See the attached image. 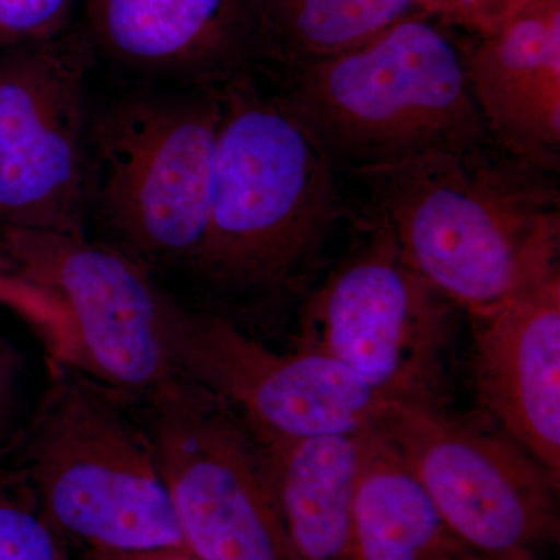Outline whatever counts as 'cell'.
<instances>
[{
    "mask_svg": "<svg viewBox=\"0 0 560 560\" xmlns=\"http://www.w3.org/2000/svg\"><path fill=\"white\" fill-rule=\"evenodd\" d=\"M219 88L131 91L92 106L88 224L143 267H190L208 224Z\"/></svg>",
    "mask_w": 560,
    "mask_h": 560,
    "instance_id": "obj_5",
    "label": "cell"
},
{
    "mask_svg": "<svg viewBox=\"0 0 560 560\" xmlns=\"http://www.w3.org/2000/svg\"><path fill=\"white\" fill-rule=\"evenodd\" d=\"M66 560H200L180 547L154 548L140 551H70Z\"/></svg>",
    "mask_w": 560,
    "mask_h": 560,
    "instance_id": "obj_23",
    "label": "cell"
},
{
    "mask_svg": "<svg viewBox=\"0 0 560 560\" xmlns=\"http://www.w3.org/2000/svg\"><path fill=\"white\" fill-rule=\"evenodd\" d=\"M271 77L275 101L338 176L493 142L467 80L464 33L423 11Z\"/></svg>",
    "mask_w": 560,
    "mask_h": 560,
    "instance_id": "obj_3",
    "label": "cell"
},
{
    "mask_svg": "<svg viewBox=\"0 0 560 560\" xmlns=\"http://www.w3.org/2000/svg\"><path fill=\"white\" fill-rule=\"evenodd\" d=\"M364 433L260 442L298 560H353V493Z\"/></svg>",
    "mask_w": 560,
    "mask_h": 560,
    "instance_id": "obj_15",
    "label": "cell"
},
{
    "mask_svg": "<svg viewBox=\"0 0 560 560\" xmlns=\"http://www.w3.org/2000/svg\"><path fill=\"white\" fill-rule=\"evenodd\" d=\"M22 360L18 350L0 338V444L10 436L16 416Z\"/></svg>",
    "mask_w": 560,
    "mask_h": 560,
    "instance_id": "obj_22",
    "label": "cell"
},
{
    "mask_svg": "<svg viewBox=\"0 0 560 560\" xmlns=\"http://www.w3.org/2000/svg\"><path fill=\"white\" fill-rule=\"evenodd\" d=\"M0 256L68 312L70 371L143 401L180 378L167 340L173 298L149 268L88 235L10 228L0 230Z\"/></svg>",
    "mask_w": 560,
    "mask_h": 560,
    "instance_id": "obj_10",
    "label": "cell"
},
{
    "mask_svg": "<svg viewBox=\"0 0 560 560\" xmlns=\"http://www.w3.org/2000/svg\"><path fill=\"white\" fill-rule=\"evenodd\" d=\"M95 61L73 25L0 55V230L88 235Z\"/></svg>",
    "mask_w": 560,
    "mask_h": 560,
    "instance_id": "obj_8",
    "label": "cell"
},
{
    "mask_svg": "<svg viewBox=\"0 0 560 560\" xmlns=\"http://www.w3.org/2000/svg\"><path fill=\"white\" fill-rule=\"evenodd\" d=\"M0 307L9 308L38 335L49 355L51 371L73 363L72 326L61 302L20 278L0 256Z\"/></svg>",
    "mask_w": 560,
    "mask_h": 560,
    "instance_id": "obj_19",
    "label": "cell"
},
{
    "mask_svg": "<svg viewBox=\"0 0 560 560\" xmlns=\"http://www.w3.org/2000/svg\"><path fill=\"white\" fill-rule=\"evenodd\" d=\"M260 70L283 72L353 49L418 13L415 0H254Z\"/></svg>",
    "mask_w": 560,
    "mask_h": 560,
    "instance_id": "obj_17",
    "label": "cell"
},
{
    "mask_svg": "<svg viewBox=\"0 0 560 560\" xmlns=\"http://www.w3.org/2000/svg\"><path fill=\"white\" fill-rule=\"evenodd\" d=\"M482 408L560 480V272L493 307L466 313Z\"/></svg>",
    "mask_w": 560,
    "mask_h": 560,
    "instance_id": "obj_13",
    "label": "cell"
},
{
    "mask_svg": "<svg viewBox=\"0 0 560 560\" xmlns=\"http://www.w3.org/2000/svg\"><path fill=\"white\" fill-rule=\"evenodd\" d=\"M378 430L453 534L482 559H534L558 540L559 482L500 429L451 410L385 404Z\"/></svg>",
    "mask_w": 560,
    "mask_h": 560,
    "instance_id": "obj_9",
    "label": "cell"
},
{
    "mask_svg": "<svg viewBox=\"0 0 560 560\" xmlns=\"http://www.w3.org/2000/svg\"><path fill=\"white\" fill-rule=\"evenodd\" d=\"M95 55L140 79L219 88L260 68L254 0H86Z\"/></svg>",
    "mask_w": 560,
    "mask_h": 560,
    "instance_id": "obj_12",
    "label": "cell"
},
{
    "mask_svg": "<svg viewBox=\"0 0 560 560\" xmlns=\"http://www.w3.org/2000/svg\"><path fill=\"white\" fill-rule=\"evenodd\" d=\"M353 560H486L448 528L381 430L363 436L352 506Z\"/></svg>",
    "mask_w": 560,
    "mask_h": 560,
    "instance_id": "obj_16",
    "label": "cell"
},
{
    "mask_svg": "<svg viewBox=\"0 0 560 560\" xmlns=\"http://www.w3.org/2000/svg\"><path fill=\"white\" fill-rule=\"evenodd\" d=\"M464 60L493 143L558 175L560 0H534L492 31L464 33Z\"/></svg>",
    "mask_w": 560,
    "mask_h": 560,
    "instance_id": "obj_14",
    "label": "cell"
},
{
    "mask_svg": "<svg viewBox=\"0 0 560 560\" xmlns=\"http://www.w3.org/2000/svg\"><path fill=\"white\" fill-rule=\"evenodd\" d=\"M68 556L20 471H0V560H66Z\"/></svg>",
    "mask_w": 560,
    "mask_h": 560,
    "instance_id": "obj_18",
    "label": "cell"
},
{
    "mask_svg": "<svg viewBox=\"0 0 560 560\" xmlns=\"http://www.w3.org/2000/svg\"><path fill=\"white\" fill-rule=\"evenodd\" d=\"M167 340L180 377L224 401L261 444L377 429L386 401L324 353L280 352L224 316L172 300Z\"/></svg>",
    "mask_w": 560,
    "mask_h": 560,
    "instance_id": "obj_11",
    "label": "cell"
},
{
    "mask_svg": "<svg viewBox=\"0 0 560 560\" xmlns=\"http://www.w3.org/2000/svg\"><path fill=\"white\" fill-rule=\"evenodd\" d=\"M220 92L212 200L191 268L238 302L302 298L353 209L338 173L254 75Z\"/></svg>",
    "mask_w": 560,
    "mask_h": 560,
    "instance_id": "obj_2",
    "label": "cell"
},
{
    "mask_svg": "<svg viewBox=\"0 0 560 560\" xmlns=\"http://www.w3.org/2000/svg\"><path fill=\"white\" fill-rule=\"evenodd\" d=\"M352 178L366 190L361 209L383 220L405 260L464 313L559 275L555 175L493 142Z\"/></svg>",
    "mask_w": 560,
    "mask_h": 560,
    "instance_id": "obj_1",
    "label": "cell"
},
{
    "mask_svg": "<svg viewBox=\"0 0 560 560\" xmlns=\"http://www.w3.org/2000/svg\"><path fill=\"white\" fill-rule=\"evenodd\" d=\"M423 13L452 25L466 35L495 28L534 0H415Z\"/></svg>",
    "mask_w": 560,
    "mask_h": 560,
    "instance_id": "obj_21",
    "label": "cell"
},
{
    "mask_svg": "<svg viewBox=\"0 0 560 560\" xmlns=\"http://www.w3.org/2000/svg\"><path fill=\"white\" fill-rule=\"evenodd\" d=\"M348 250L301 298L293 346L324 353L386 404L448 410L466 315L401 256L383 220L353 210Z\"/></svg>",
    "mask_w": 560,
    "mask_h": 560,
    "instance_id": "obj_6",
    "label": "cell"
},
{
    "mask_svg": "<svg viewBox=\"0 0 560 560\" xmlns=\"http://www.w3.org/2000/svg\"><path fill=\"white\" fill-rule=\"evenodd\" d=\"M51 374L18 470L47 525L69 552L186 548L145 420L79 372Z\"/></svg>",
    "mask_w": 560,
    "mask_h": 560,
    "instance_id": "obj_4",
    "label": "cell"
},
{
    "mask_svg": "<svg viewBox=\"0 0 560 560\" xmlns=\"http://www.w3.org/2000/svg\"><path fill=\"white\" fill-rule=\"evenodd\" d=\"M145 404L187 550L200 560H298L267 455L243 420L184 377Z\"/></svg>",
    "mask_w": 560,
    "mask_h": 560,
    "instance_id": "obj_7",
    "label": "cell"
},
{
    "mask_svg": "<svg viewBox=\"0 0 560 560\" xmlns=\"http://www.w3.org/2000/svg\"><path fill=\"white\" fill-rule=\"evenodd\" d=\"M523 560H534V559H523Z\"/></svg>",
    "mask_w": 560,
    "mask_h": 560,
    "instance_id": "obj_24",
    "label": "cell"
},
{
    "mask_svg": "<svg viewBox=\"0 0 560 560\" xmlns=\"http://www.w3.org/2000/svg\"><path fill=\"white\" fill-rule=\"evenodd\" d=\"M77 0H0V55L46 43L70 27Z\"/></svg>",
    "mask_w": 560,
    "mask_h": 560,
    "instance_id": "obj_20",
    "label": "cell"
}]
</instances>
